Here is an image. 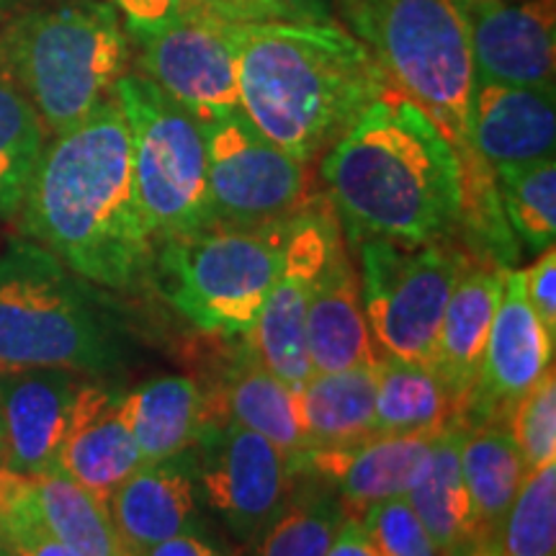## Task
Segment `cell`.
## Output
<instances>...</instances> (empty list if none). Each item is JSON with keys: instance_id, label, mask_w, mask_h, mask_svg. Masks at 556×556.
<instances>
[{"instance_id": "obj_27", "label": "cell", "mask_w": 556, "mask_h": 556, "mask_svg": "<svg viewBox=\"0 0 556 556\" xmlns=\"http://www.w3.org/2000/svg\"><path fill=\"white\" fill-rule=\"evenodd\" d=\"M34 510L47 531L80 556H127L109 507L58 467L24 475Z\"/></svg>"}, {"instance_id": "obj_39", "label": "cell", "mask_w": 556, "mask_h": 556, "mask_svg": "<svg viewBox=\"0 0 556 556\" xmlns=\"http://www.w3.org/2000/svg\"><path fill=\"white\" fill-rule=\"evenodd\" d=\"M325 556H379V552L374 548L371 539L366 536L361 520L345 513V518L340 520L336 536H332Z\"/></svg>"}, {"instance_id": "obj_18", "label": "cell", "mask_w": 556, "mask_h": 556, "mask_svg": "<svg viewBox=\"0 0 556 556\" xmlns=\"http://www.w3.org/2000/svg\"><path fill=\"white\" fill-rule=\"evenodd\" d=\"M127 556L201 526L199 451L142 462L106 500Z\"/></svg>"}, {"instance_id": "obj_28", "label": "cell", "mask_w": 556, "mask_h": 556, "mask_svg": "<svg viewBox=\"0 0 556 556\" xmlns=\"http://www.w3.org/2000/svg\"><path fill=\"white\" fill-rule=\"evenodd\" d=\"M458 420V405L430 366L379 361L374 433H438Z\"/></svg>"}, {"instance_id": "obj_35", "label": "cell", "mask_w": 556, "mask_h": 556, "mask_svg": "<svg viewBox=\"0 0 556 556\" xmlns=\"http://www.w3.org/2000/svg\"><path fill=\"white\" fill-rule=\"evenodd\" d=\"M358 520L379 556H441L407 497L368 505Z\"/></svg>"}, {"instance_id": "obj_33", "label": "cell", "mask_w": 556, "mask_h": 556, "mask_svg": "<svg viewBox=\"0 0 556 556\" xmlns=\"http://www.w3.org/2000/svg\"><path fill=\"white\" fill-rule=\"evenodd\" d=\"M0 544L13 556H80L54 539L34 510L29 484L0 464Z\"/></svg>"}, {"instance_id": "obj_30", "label": "cell", "mask_w": 556, "mask_h": 556, "mask_svg": "<svg viewBox=\"0 0 556 556\" xmlns=\"http://www.w3.org/2000/svg\"><path fill=\"white\" fill-rule=\"evenodd\" d=\"M495 186L507 227L526 253H544L556 240V163L554 157L533 163L497 165Z\"/></svg>"}, {"instance_id": "obj_10", "label": "cell", "mask_w": 556, "mask_h": 556, "mask_svg": "<svg viewBox=\"0 0 556 556\" xmlns=\"http://www.w3.org/2000/svg\"><path fill=\"white\" fill-rule=\"evenodd\" d=\"M214 227H261L296 214L309 197L307 165L263 135L245 111L199 122Z\"/></svg>"}, {"instance_id": "obj_20", "label": "cell", "mask_w": 556, "mask_h": 556, "mask_svg": "<svg viewBox=\"0 0 556 556\" xmlns=\"http://www.w3.org/2000/svg\"><path fill=\"white\" fill-rule=\"evenodd\" d=\"M467 131L469 148L490 168L554 157V86H505L475 78Z\"/></svg>"}, {"instance_id": "obj_37", "label": "cell", "mask_w": 556, "mask_h": 556, "mask_svg": "<svg viewBox=\"0 0 556 556\" xmlns=\"http://www.w3.org/2000/svg\"><path fill=\"white\" fill-rule=\"evenodd\" d=\"M523 289L544 328L556 338V253L554 248L539 253L536 263L523 270Z\"/></svg>"}, {"instance_id": "obj_26", "label": "cell", "mask_w": 556, "mask_h": 556, "mask_svg": "<svg viewBox=\"0 0 556 556\" xmlns=\"http://www.w3.org/2000/svg\"><path fill=\"white\" fill-rule=\"evenodd\" d=\"M219 402L222 413L227 417L225 422H235V426L255 430V433L268 438L274 446L289 456V462L304 454L296 392L261 364L248 340L225 366Z\"/></svg>"}, {"instance_id": "obj_16", "label": "cell", "mask_w": 556, "mask_h": 556, "mask_svg": "<svg viewBox=\"0 0 556 556\" xmlns=\"http://www.w3.org/2000/svg\"><path fill=\"white\" fill-rule=\"evenodd\" d=\"M438 433H374L351 446L304 451L291 462V471L294 479L312 477L328 484L348 516L358 518L368 505L407 495Z\"/></svg>"}, {"instance_id": "obj_11", "label": "cell", "mask_w": 556, "mask_h": 556, "mask_svg": "<svg viewBox=\"0 0 556 556\" xmlns=\"http://www.w3.org/2000/svg\"><path fill=\"white\" fill-rule=\"evenodd\" d=\"M137 73L184 106L197 122L240 111L238 21L176 16L127 31Z\"/></svg>"}, {"instance_id": "obj_29", "label": "cell", "mask_w": 556, "mask_h": 556, "mask_svg": "<svg viewBox=\"0 0 556 556\" xmlns=\"http://www.w3.org/2000/svg\"><path fill=\"white\" fill-rule=\"evenodd\" d=\"M304 479L281 507V513L263 528L245 546V556H325L340 520L345 518V507L328 484L312 477Z\"/></svg>"}, {"instance_id": "obj_14", "label": "cell", "mask_w": 556, "mask_h": 556, "mask_svg": "<svg viewBox=\"0 0 556 556\" xmlns=\"http://www.w3.org/2000/svg\"><path fill=\"white\" fill-rule=\"evenodd\" d=\"M556 338L544 328L523 289V270H507L482 366L462 409V426L505 422L513 405L554 371Z\"/></svg>"}, {"instance_id": "obj_44", "label": "cell", "mask_w": 556, "mask_h": 556, "mask_svg": "<svg viewBox=\"0 0 556 556\" xmlns=\"http://www.w3.org/2000/svg\"><path fill=\"white\" fill-rule=\"evenodd\" d=\"M0 451H3V426H0Z\"/></svg>"}, {"instance_id": "obj_23", "label": "cell", "mask_w": 556, "mask_h": 556, "mask_svg": "<svg viewBox=\"0 0 556 556\" xmlns=\"http://www.w3.org/2000/svg\"><path fill=\"white\" fill-rule=\"evenodd\" d=\"M462 435V422H451L435 435L420 475L405 495L441 556L477 554L475 513L458 462Z\"/></svg>"}, {"instance_id": "obj_9", "label": "cell", "mask_w": 556, "mask_h": 556, "mask_svg": "<svg viewBox=\"0 0 556 556\" xmlns=\"http://www.w3.org/2000/svg\"><path fill=\"white\" fill-rule=\"evenodd\" d=\"M353 250L361 302L379 356L430 366L448 299L477 258L456 238L426 245L374 238Z\"/></svg>"}, {"instance_id": "obj_6", "label": "cell", "mask_w": 556, "mask_h": 556, "mask_svg": "<svg viewBox=\"0 0 556 556\" xmlns=\"http://www.w3.org/2000/svg\"><path fill=\"white\" fill-rule=\"evenodd\" d=\"M345 29L366 47L384 80L428 114L456 150L462 173L484 163L469 148L475 86L469 29L458 0H336Z\"/></svg>"}, {"instance_id": "obj_24", "label": "cell", "mask_w": 556, "mask_h": 556, "mask_svg": "<svg viewBox=\"0 0 556 556\" xmlns=\"http://www.w3.org/2000/svg\"><path fill=\"white\" fill-rule=\"evenodd\" d=\"M129 422L142 462H163L199 446L214 428L212 397L189 377H155L127 392Z\"/></svg>"}, {"instance_id": "obj_2", "label": "cell", "mask_w": 556, "mask_h": 556, "mask_svg": "<svg viewBox=\"0 0 556 556\" xmlns=\"http://www.w3.org/2000/svg\"><path fill=\"white\" fill-rule=\"evenodd\" d=\"M348 242L426 245L458 238L462 163L422 109L387 86L319 160Z\"/></svg>"}, {"instance_id": "obj_34", "label": "cell", "mask_w": 556, "mask_h": 556, "mask_svg": "<svg viewBox=\"0 0 556 556\" xmlns=\"http://www.w3.org/2000/svg\"><path fill=\"white\" fill-rule=\"evenodd\" d=\"M505 428L523 456L526 471H536L556 456V379L548 371L528 389L505 417Z\"/></svg>"}, {"instance_id": "obj_19", "label": "cell", "mask_w": 556, "mask_h": 556, "mask_svg": "<svg viewBox=\"0 0 556 556\" xmlns=\"http://www.w3.org/2000/svg\"><path fill=\"white\" fill-rule=\"evenodd\" d=\"M80 384V374L65 368L0 371V458L5 469L37 475L54 467Z\"/></svg>"}, {"instance_id": "obj_43", "label": "cell", "mask_w": 556, "mask_h": 556, "mask_svg": "<svg viewBox=\"0 0 556 556\" xmlns=\"http://www.w3.org/2000/svg\"><path fill=\"white\" fill-rule=\"evenodd\" d=\"M0 556H13L11 552H9V548H5L3 544H0Z\"/></svg>"}, {"instance_id": "obj_15", "label": "cell", "mask_w": 556, "mask_h": 556, "mask_svg": "<svg viewBox=\"0 0 556 556\" xmlns=\"http://www.w3.org/2000/svg\"><path fill=\"white\" fill-rule=\"evenodd\" d=\"M477 80L505 86H554V0L462 3Z\"/></svg>"}, {"instance_id": "obj_31", "label": "cell", "mask_w": 556, "mask_h": 556, "mask_svg": "<svg viewBox=\"0 0 556 556\" xmlns=\"http://www.w3.org/2000/svg\"><path fill=\"white\" fill-rule=\"evenodd\" d=\"M47 137L37 109L0 73V219L18 217Z\"/></svg>"}, {"instance_id": "obj_12", "label": "cell", "mask_w": 556, "mask_h": 556, "mask_svg": "<svg viewBox=\"0 0 556 556\" xmlns=\"http://www.w3.org/2000/svg\"><path fill=\"white\" fill-rule=\"evenodd\" d=\"M340 242H343V229L328 199L312 197L291 217L281 268L263 304L258 323L245 338L261 364L287 381L294 392L312 377L307 336H304L312 291Z\"/></svg>"}, {"instance_id": "obj_17", "label": "cell", "mask_w": 556, "mask_h": 556, "mask_svg": "<svg viewBox=\"0 0 556 556\" xmlns=\"http://www.w3.org/2000/svg\"><path fill=\"white\" fill-rule=\"evenodd\" d=\"M139 464L142 456L131 433L127 389L83 379L54 467L106 503Z\"/></svg>"}, {"instance_id": "obj_32", "label": "cell", "mask_w": 556, "mask_h": 556, "mask_svg": "<svg viewBox=\"0 0 556 556\" xmlns=\"http://www.w3.org/2000/svg\"><path fill=\"white\" fill-rule=\"evenodd\" d=\"M500 556H556V462L520 484L500 531Z\"/></svg>"}, {"instance_id": "obj_8", "label": "cell", "mask_w": 556, "mask_h": 556, "mask_svg": "<svg viewBox=\"0 0 556 556\" xmlns=\"http://www.w3.org/2000/svg\"><path fill=\"white\" fill-rule=\"evenodd\" d=\"M114 96L129 131L137 199L155 242L214 227L201 124L142 73H124Z\"/></svg>"}, {"instance_id": "obj_38", "label": "cell", "mask_w": 556, "mask_h": 556, "mask_svg": "<svg viewBox=\"0 0 556 556\" xmlns=\"http://www.w3.org/2000/svg\"><path fill=\"white\" fill-rule=\"evenodd\" d=\"M131 556H229V552L214 539V533H208V528L201 523L197 528H191V531H184L178 533V536L160 541V544H152Z\"/></svg>"}, {"instance_id": "obj_21", "label": "cell", "mask_w": 556, "mask_h": 556, "mask_svg": "<svg viewBox=\"0 0 556 556\" xmlns=\"http://www.w3.org/2000/svg\"><path fill=\"white\" fill-rule=\"evenodd\" d=\"M307 356L312 374L377 366L381 356L368 330L356 263L343 242L332 250L312 291L307 323Z\"/></svg>"}, {"instance_id": "obj_42", "label": "cell", "mask_w": 556, "mask_h": 556, "mask_svg": "<svg viewBox=\"0 0 556 556\" xmlns=\"http://www.w3.org/2000/svg\"><path fill=\"white\" fill-rule=\"evenodd\" d=\"M21 5H24V0H0V29H3L5 21H9Z\"/></svg>"}, {"instance_id": "obj_1", "label": "cell", "mask_w": 556, "mask_h": 556, "mask_svg": "<svg viewBox=\"0 0 556 556\" xmlns=\"http://www.w3.org/2000/svg\"><path fill=\"white\" fill-rule=\"evenodd\" d=\"M16 219L24 238L96 287L135 291L152 281L157 242L137 199L116 96L47 142Z\"/></svg>"}, {"instance_id": "obj_5", "label": "cell", "mask_w": 556, "mask_h": 556, "mask_svg": "<svg viewBox=\"0 0 556 556\" xmlns=\"http://www.w3.org/2000/svg\"><path fill=\"white\" fill-rule=\"evenodd\" d=\"M131 65V41L106 0H41L21 5L0 29V73L62 135L103 101Z\"/></svg>"}, {"instance_id": "obj_45", "label": "cell", "mask_w": 556, "mask_h": 556, "mask_svg": "<svg viewBox=\"0 0 556 556\" xmlns=\"http://www.w3.org/2000/svg\"><path fill=\"white\" fill-rule=\"evenodd\" d=\"M458 3H482V0H458Z\"/></svg>"}, {"instance_id": "obj_41", "label": "cell", "mask_w": 556, "mask_h": 556, "mask_svg": "<svg viewBox=\"0 0 556 556\" xmlns=\"http://www.w3.org/2000/svg\"><path fill=\"white\" fill-rule=\"evenodd\" d=\"M229 16L238 24H261V21H287L274 0H222Z\"/></svg>"}, {"instance_id": "obj_40", "label": "cell", "mask_w": 556, "mask_h": 556, "mask_svg": "<svg viewBox=\"0 0 556 556\" xmlns=\"http://www.w3.org/2000/svg\"><path fill=\"white\" fill-rule=\"evenodd\" d=\"M287 21L302 24H332L336 21V0H274Z\"/></svg>"}, {"instance_id": "obj_7", "label": "cell", "mask_w": 556, "mask_h": 556, "mask_svg": "<svg viewBox=\"0 0 556 556\" xmlns=\"http://www.w3.org/2000/svg\"><path fill=\"white\" fill-rule=\"evenodd\" d=\"M291 217L157 242L152 281L191 328L227 340L248 338L281 268Z\"/></svg>"}, {"instance_id": "obj_4", "label": "cell", "mask_w": 556, "mask_h": 556, "mask_svg": "<svg viewBox=\"0 0 556 556\" xmlns=\"http://www.w3.org/2000/svg\"><path fill=\"white\" fill-rule=\"evenodd\" d=\"M29 238L0 253V371L65 368L114 377L131 358L114 299Z\"/></svg>"}, {"instance_id": "obj_25", "label": "cell", "mask_w": 556, "mask_h": 556, "mask_svg": "<svg viewBox=\"0 0 556 556\" xmlns=\"http://www.w3.org/2000/svg\"><path fill=\"white\" fill-rule=\"evenodd\" d=\"M377 379L379 364L312 374L296 392L304 451L351 446L374 435Z\"/></svg>"}, {"instance_id": "obj_22", "label": "cell", "mask_w": 556, "mask_h": 556, "mask_svg": "<svg viewBox=\"0 0 556 556\" xmlns=\"http://www.w3.org/2000/svg\"><path fill=\"white\" fill-rule=\"evenodd\" d=\"M505 274L507 268L495 266V263H471L458 278L446 312H443L441 328H438L430 368L441 377L458 405V420H462L464 402H467L479 366H482L492 319H495L500 296H503Z\"/></svg>"}, {"instance_id": "obj_36", "label": "cell", "mask_w": 556, "mask_h": 556, "mask_svg": "<svg viewBox=\"0 0 556 556\" xmlns=\"http://www.w3.org/2000/svg\"><path fill=\"white\" fill-rule=\"evenodd\" d=\"M106 3L119 11L127 31L148 29L176 16H217L235 21L222 0H106Z\"/></svg>"}, {"instance_id": "obj_13", "label": "cell", "mask_w": 556, "mask_h": 556, "mask_svg": "<svg viewBox=\"0 0 556 556\" xmlns=\"http://www.w3.org/2000/svg\"><path fill=\"white\" fill-rule=\"evenodd\" d=\"M201 500L238 544L248 546L294 490L289 456L268 438L235 422L208 428L199 441Z\"/></svg>"}, {"instance_id": "obj_3", "label": "cell", "mask_w": 556, "mask_h": 556, "mask_svg": "<svg viewBox=\"0 0 556 556\" xmlns=\"http://www.w3.org/2000/svg\"><path fill=\"white\" fill-rule=\"evenodd\" d=\"M240 109L299 163L323 157L389 83L345 26L238 24Z\"/></svg>"}]
</instances>
